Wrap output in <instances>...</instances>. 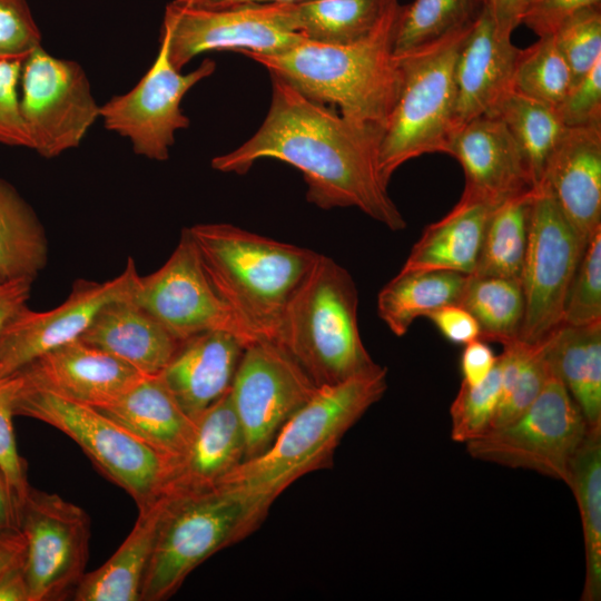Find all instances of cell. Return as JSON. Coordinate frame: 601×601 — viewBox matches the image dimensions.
I'll return each mask as SVG.
<instances>
[{
    "mask_svg": "<svg viewBox=\"0 0 601 601\" xmlns=\"http://www.w3.org/2000/svg\"><path fill=\"white\" fill-rule=\"evenodd\" d=\"M398 0H299L288 2L290 29L305 40L351 45L375 33L400 10Z\"/></svg>",
    "mask_w": 601,
    "mask_h": 601,
    "instance_id": "obj_29",
    "label": "cell"
},
{
    "mask_svg": "<svg viewBox=\"0 0 601 601\" xmlns=\"http://www.w3.org/2000/svg\"><path fill=\"white\" fill-rule=\"evenodd\" d=\"M79 338L146 376L160 374L181 343L131 295L105 305Z\"/></svg>",
    "mask_w": 601,
    "mask_h": 601,
    "instance_id": "obj_24",
    "label": "cell"
},
{
    "mask_svg": "<svg viewBox=\"0 0 601 601\" xmlns=\"http://www.w3.org/2000/svg\"><path fill=\"white\" fill-rule=\"evenodd\" d=\"M495 207L460 198L443 218L425 227L401 270L441 269L472 275Z\"/></svg>",
    "mask_w": 601,
    "mask_h": 601,
    "instance_id": "obj_27",
    "label": "cell"
},
{
    "mask_svg": "<svg viewBox=\"0 0 601 601\" xmlns=\"http://www.w3.org/2000/svg\"><path fill=\"white\" fill-rule=\"evenodd\" d=\"M552 36L571 70L574 85L601 60L600 7L574 13Z\"/></svg>",
    "mask_w": 601,
    "mask_h": 601,
    "instance_id": "obj_41",
    "label": "cell"
},
{
    "mask_svg": "<svg viewBox=\"0 0 601 601\" xmlns=\"http://www.w3.org/2000/svg\"><path fill=\"white\" fill-rule=\"evenodd\" d=\"M288 2H252L218 8L173 0L165 8L160 37L173 66L181 69L207 51L248 50L276 55L305 40L289 27Z\"/></svg>",
    "mask_w": 601,
    "mask_h": 601,
    "instance_id": "obj_10",
    "label": "cell"
},
{
    "mask_svg": "<svg viewBox=\"0 0 601 601\" xmlns=\"http://www.w3.org/2000/svg\"><path fill=\"white\" fill-rule=\"evenodd\" d=\"M568 486L572 490L582 523L585 578L582 601L601 599V427L589 428L574 453Z\"/></svg>",
    "mask_w": 601,
    "mask_h": 601,
    "instance_id": "obj_31",
    "label": "cell"
},
{
    "mask_svg": "<svg viewBox=\"0 0 601 601\" xmlns=\"http://www.w3.org/2000/svg\"><path fill=\"white\" fill-rule=\"evenodd\" d=\"M26 541L21 530L0 534V579L22 566Z\"/></svg>",
    "mask_w": 601,
    "mask_h": 601,
    "instance_id": "obj_51",
    "label": "cell"
},
{
    "mask_svg": "<svg viewBox=\"0 0 601 601\" xmlns=\"http://www.w3.org/2000/svg\"><path fill=\"white\" fill-rule=\"evenodd\" d=\"M22 61H0V142L32 149V141L20 112L17 91Z\"/></svg>",
    "mask_w": 601,
    "mask_h": 601,
    "instance_id": "obj_45",
    "label": "cell"
},
{
    "mask_svg": "<svg viewBox=\"0 0 601 601\" xmlns=\"http://www.w3.org/2000/svg\"><path fill=\"white\" fill-rule=\"evenodd\" d=\"M601 0H535L525 14V24L538 37L553 35L559 26L574 13L600 7Z\"/></svg>",
    "mask_w": 601,
    "mask_h": 601,
    "instance_id": "obj_46",
    "label": "cell"
},
{
    "mask_svg": "<svg viewBox=\"0 0 601 601\" xmlns=\"http://www.w3.org/2000/svg\"><path fill=\"white\" fill-rule=\"evenodd\" d=\"M499 361L501 394L490 431L518 418L540 394L551 373L545 339L535 344L520 339L505 343Z\"/></svg>",
    "mask_w": 601,
    "mask_h": 601,
    "instance_id": "obj_36",
    "label": "cell"
},
{
    "mask_svg": "<svg viewBox=\"0 0 601 601\" xmlns=\"http://www.w3.org/2000/svg\"><path fill=\"white\" fill-rule=\"evenodd\" d=\"M29 601L61 600L86 573L90 519L55 493L29 487L20 509Z\"/></svg>",
    "mask_w": 601,
    "mask_h": 601,
    "instance_id": "obj_12",
    "label": "cell"
},
{
    "mask_svg": "<svg viewBox=\"0 0 601 601\" xmlns=\"http://www.w3.org/2000/svg\"><path fill=\"white\" fill-rule=\"evenodd\" d=\"M470 275L453 270H400L377 295V313L396 336L413 322L446 305L457 304Z\"/></svg>",
    "mask_w": 601,
    "mask_h": 601,
    "instance_id": "obj_30",
    "label": "cell"
},
{
    "mask_svg": "<svg viewBox=\"0 0 601 601\" xmlns=\"http://www.w3.org/2000/svg\"><path fill=\"white\" fill-rule=\"evenodd\" d=\"M449 155L464 173L461 198L497 206L534 189L516 142L495 115L464 124L455 134Z\"/></svg>",
    "mask_w": 601,
    "mask_h": 601,
    "instance_id": "obj_18",
    "label": "cell"
},
{
    "mask_svg": "<svg viewBox=\"0 0 601 601\" xmlns=\"http://www.w3.org/2000/svg\"><path fill=\"white\" fill-rule=\"evenodd\" d=\"M14 415L45 422L73 440L108 480L132 497L138 509L161 496L170 460L96 407L30 385L22 376Z\"/></svg>",
    "mask_w": 601,
    "mask_h": 601,
    "instance_id": "obj_7",
    "label": "cell"
},
{
    "mask_svg": "<svg viewBox=\"0 0 601 601\" xmlns=\"http://www.w3.org/2000/svg\"><path fill=\"white\" fill-rule=\"evenodd\" d=\"M131 298L179 342L210 331L228 332L247 345L259 341L213 287L186 228L165 264L139 275Z\"/></svg>",
    "mask_w": 601,
    "mask_h": 601,
    "instance_id": "obj_15",
    "label": "cell"
},
{
    "mask_svg": "<svg viewBox=\"0 0 601 601\" xmlns=\"http://www.w3.org/2000/svg\"><path fill=\"white\" fill-rule=\"evenodd\" d=\"M317 388L276 343L257 341L246 346L229 388L244 434V461L263 453Z\"/></svg>",
    "mask_w": 601,
    "mask_h": 601,
    "instance_id": "obj_16",
    "label": "cell"
},
{
    "mask_svg": "<svg viewBox=\"0 0 601 601\" xmlns=\"http://www.w3.org/2000/svg\"><path fill=\"white\" fill-rule=\"evenodd\" d=\"M573 85L571 70L552 35L522 49L513 77V91L556 107Z\"/></svg>",
    "mask_w": 601,
    "mask_h": 601,
    "instance_id": "obj_38",
    "label": "cell"
},
{
    "mask_svg": "<svg viewBox=\"0 0 601 601\" xmlns=\"http://www.w3.org/2000/svg\"><path fill=\"white\" fill-rule=\"evenodd\" d=\"M480 8L492 18L497 30L512 36L535 0H477Z\"/></svg>",
    "mask_w": 601,
    "mask_h": 601,
    "instance_id": "obj_49",
    "label": "cell"
},
{
    "mask_svg": "<svg viewBox=\"0 0 601 601\" xmlns=\"http://www.w3.org/2000/svg\"><path fill=\"white\" fill-rule=\"evenodd\" d=\"M195 422L186 450L169 463L161 495L213 490L245 460L244 434L229 391Z\"/></svg>",
    "mask_w": 601,
    "mask_h": 601,
    "instance_id": "obj_22",
    "label": "cell"
},
{
    "mask_svg": "<svg viewBox=\"0 0 601 601\" xmlns=\"http://www.w3.org/2000/svg\"><path fill=\"white\" fill-rule=\"evenodd\" d=\"M20 85V112L32 149L45 158L77 148L100 118L83 68L50 55L42 46L22 61Z\"/></svg>",
    "mask_w": 601,
    "mask_h": 601,
    "instance_id": "obj_11",
    "label": "cell"
},
{
    "mask_svg": "<svg viewBox=\"0 0 601 601\" xmlns=\"http://www.w3.org/2000/svg\"><path fill=\"white\" fill-rule=\"evenodd\" d=\"M545 354L589 428L601 427V322L561 324L545 338Z\"/></svg>",
    "mask_w": 601,
    "mask_h": 601,
    "instance_id": "obj_28",
    "label": "cell"
},
{
    "mask_svg": "<svg viewBox=\"0 0 601 601\" xmlns=\"http://www.w3.org/2000/svg\"><path fill=\"white\" fill-rule=\"evenodd\" d=\"M472 23L424 49L397 58L401 86L377 155L378 174L386 186L406 161L425 154L449 155L460 129L455 62Z\"/></svg>",
    "mask_w": 601,
    "mask_h": 601,
    "instance_id": "obj_6",
    "label": "cell"
},
{
    "mask_svg": "<svg viewBox=\"0 0 601 601\" xmlns=\"http://www.w3.org/2000/svg\"><path fill=\"white\" fill-rule=\"evenodd\" d=\"M0 601H29L22 566L10 571L0 579Z\"/></svg>",
    "mask_w": 601,
    "mask_h": 601,
    "instance_id": "obj_53",
    "label": "cell"
},
{
    "mask_svg": "<svg viewBox=\"0 0 601 601\" xmlns=\"http://www.w3.org/2000/svg\"><path fill=\"white\" fill-rule=\"evenodd\" d=\"M96 408L170 461L186 450L196 426L159 375L144 376L121 396Z\"/></svg>",
    "mask_w": 601,
    "mask_h": 601,
    "instance_id": "obj_25",
    "label": "cell"
},
{
    "mask_svg": "<svg viewBox=\"0 0 601 601\" xmlns=\"http://www.w3.org/2000/svg\"><path fill=\"white\" fill-rule=\"evenodd\" d=\"M138 277L136 264L128 257L124 270L109 280H76L68 297L55 308L21 309L0 337V378L79 338L105 305L132 294Z\"/></svg>",
    "mask_w": 601,
    "mask_h": 601,
    "instance_id": "obj_17",
    "label": "cell"
},
{
    "mask_svg": "<svg viewBox=\"0 0 601 601\" xmlns=\"http://www.w3.org/2000/svg\"><path fill=\"white\" fill-rule=\"evenodd\" d=\"M41 40L27 0H0V61L24 60Z\"/></svg>",
    "mask_w": 601,
    "mask_h": 601,
    "instance_id": "obj_43",
    "label": "cell"
},
{
    "mask_svg": "<svg viewBox=\"0 0 601 601\" xmlns=\"http://www.w3.org/2000/svg\"><path fill=\"white\" fill-rule=\"evenodd\" d=\"M19 372L30 385L93 407L115 401L146 376L80 338L41 355Z\"/></svg>",
    "mask_w": 601,
    "mask_h": 601,
    "instance_id": "obj_21",
    "label": "cell"
},
{
    "mask_svg": "<svg viewBox=\"0 0 601 601\" xmlns=\"http://www.w3.org/2000/svg\"><path fill=\"white\" fill-rule=\"evenodd\" d=\"M479 11L477 0H414L401 6L394 35V56L411 55L470 26Z\"/></svg>",
    "mask_w": 601,
    "mask_h": 601,
    "instance_id": "obj_37",
    "label": "cell"
},
{
    "mask_svg": "<svg viewBox=\"0 0 601 601\" xmlns=\"http://www.w3.org/2000/svg\"><path fill=\"white\" fill-rule=\"evenodd\" d=\"M555 110L565 127H601V60L571 87Z\"/></svg>",
    "mask_w": 601,
    "mask_h": 601,
    "instance_id": "obj_44",
    "label": "cell"
},
{
    "mask_svg": "<svg viewBox=\"0 0 601 601\" xmlns=\"http://www.w3.org/2000/svg\"><path fill=\"white\" fill-rule=\"evenodd\" d=\"M357 308L351 274L318 254L289 299L274 343L317 387L342 383L378 365L362 341Z\"/></svg>",
    "mask_w": 601,
    "mask_h": 601,
    "instance_id": "obj_5",
    "label": "cell"
},
{
    "mask_svg": "<svg viewBox=\"0 0 601 601\" xmlns=\"http://www.w3.org/2000/svg\"><path fill=\"white\" fill-rule=\"evenodd\" d=\"M522 49L497 30L482 8L474 19L455 62L459 128L474 118L492 115L513 91V77Z\"/></svg>",
    "mask_w": 601,
    "mask_h": 601,
    "instance_id": "obj_20",
    "label": "cell"
},
{
    "mask_svg": "<svg viewBox=\"0 0 601 601\" xmlns=\"http://www.w3.org/2000/svg\"><path fill=\"white\" fill-rule=\"evenodd\" d=\"M492 115L497 116L510 131L536 188L545 161L566 128L555 108L511 91Z\"/></svg>",
    "mask_w": 601,
    "mask_h": 601,
    "instance_id": "obj_34",
    "label": "cell"
},
{
    "mask_svg": "<svg viewBox=\"0 0 601 601\" xmlns=\"http://www.w3.org/2000/svg\"><path fill=\"white\" fill-rule=\"evenodd\" d=\"M20 503L0 466V534L20 530Z\"/></svg>",
    "mask_w": 601,
    "mask_h": 601,
    "instance_id": "obj_52",
    "label": "cell"
},
{
    "mask_svg": "<svg viewBox=\"0 0 601 601\" xmlns=\"http://www.w3.org/2000/svg\"><path fill=\"white\" fill-rule=\"evenodd\" d=\"M167 499L161 495L138 509L136 523L97 570L85 573L72 592L76 601H140Z\"/></svg>",
    "mask_w": 601,
    "mask_h": 601,
    "instance_id": "obj_26",
    "label": "cell"
},
{
    "mask_svg": "<svg viewBox=\"0 0 601 601\" xmlns=\"http://www.w3.org/2000/svg\"><path fill=\"white\" fill-rule=\"evenodd\" d=\"M188 4L204 8H218L226 7L239 3H252V2H295L299 0H184Z\"/></svg>",
    "mask_w": 601,
    "mask_h": 601,
    "instance_id": "obj_54",
    "label": "cell"
},
{
    "mask_svg": "<svg viewBox=\"0 0 601 601\" xmlns=\"http://www.w3.org/2000/svg\"><path fill=\"white\" fill-rule=\"evenodd\" d=\"M272 99L258 130L211 167L246 174L255 161L274 158L297 168L306 198L321 209L356 207L391 230L406 221L378 174L381 134L357 127L327 105L316 102L270 75Z\"/></svg>",
    "mask_w": 601,
    "mask_h": 601,
    "instance_id": "obj_1",
    "label": "cell"
},
{
    "mask_svg": "<svg viewBox=\"0 0 601 601\" xmlns=\"http://www.w3.org/2000/svg\"><path fill=\"white\" fill-rule=\"evenodd\" d=\"M246 346L228 332H205L181 342L158 375L181 410L195 421L229 391Z\"/></svg>",
    "mask_w": 601,
    "mask_h": 601,
    "instance_id": "obj_23",
    "label": "cell"
},
{
    "mask_svg": "<svg viewBox=\"0 0 601 601\" xmlns=\"http://www.w3.org/2000/svg\"><path fill=\"white\" fill-rule=\"evenodd\" d=\"M539 186L554 198L585 247L601 229V127H566Z\"/></svg>",
    "mask_w": 601,
    "mask_h": 601,
    "instance_id": "obj_19",
    "label": "cell"
},
{
    "mask_svg": "<svg viewBox=\"0 0 601 601\" xmlns=\"http://www.w3.org/2000/svg\"><path fill=\"white\" fill-rule=\"evenodd\" d=\"M601 322V229L588 242L572 277L562 324L583 326Z\"/></svg>",
    "mask_w": 601,
    "mask_h": 601,
    "instance_id": "obj_40",
    "label": "cell"
},
{
    "mask_svg": "<svg viewBox=\"0 0 601 601\" xmlns=\"http://www.w3.org/2000/svg\"><path fill=\"white\" fill-rule=\"evenodd\" d=\"M31 286L30 280L0 277V337L11 319L27 307Z\"/></svg>",
    "mask_w": 601,
    "mask_h": 601,
    "instance_id": "obj_50",
    "label": "cell"
},
{
    "mask_svg": "<svg viewBox=\"0 0 601 601\" xmlns=\"http://www.w3.org/2000/svg\"><path fill=\"white\" fill-rule=\"evenodd\" d=\"M584 248L550 193L534 188L521 275L520 341L539 343L562 324L566 294Z\"/></svg>",
    "mask_w": 601,
    "mask_h": 601,
    "instance_id": "obj_13",
    "label": "cell"
},
{
    "mask_svg": "<svg viewBox=\"0 0 601 601\" xmlns=\"http://www.w3.org/2000/svg\"><path fill=\"white\" fill-rule=\"evenodd\" d=\"M534 189L497 205L487 221L472 275L521 282Z\"/></svg>",
    "mask_w": 601,
    "mask_h": 601,
    "instance_id": "obj_33",
    "label": "cell"
},
{
    "mask_svg": "<svg viewBox=\"0 0 601 601\" xmlns=\"http://www.w3.org/2000/svg\"><path fill=\"white\" fill-rule=\"evenodd\" d=\"M49 256L43 225L17 189L0 178V277L33 283Z\"/></svg>",
    "mask_w": 601,
    "mask_h": 601,
    "instance_id": "obj_32",
    "label": "cell"
},
{
    "mask_svg": "<svg viewBox=\"0 0 601 601\" xmlns=\"http://www.w3.org/2000/svg\"><path fill=\"white\" fill-rule=\"evenodd\" d=\"M397 16L368 38L351 45L303 40L276 55L238 52L307 98L337 107L348 122L382 136L402 78L393 52Z\"/></svg>",
    "mask_w": 601,
    "mask_h": 601,
    "instance_id": "obj_3",
    "label": "cell"
},
{
    "mask_svg": "<svg viewBox=\"0 0 601 601\" xmlns=\"http://www.w3.org/2000/svg\"><path fill=\"white\" fill-rule=\"evenodd\" d=\"M22 385L20 372L0 378V466L20 503L30 487L26 462L20 456L13 431L14 401Z\"/></svg>",
    "mask_w": 601,
    "mask_h": 601,
    "instance_id": "obj_42",
    "label": "cell"
},
{
    "mask_svg": "<svg viewBox=\"0 0 601 601\" xmlns=\"http://www.w3.org/2000/svg\"><path fill=\"white\" fill-rule=\"evenodd\" d=\"M457 304L476 319L481 339L502 345L519 339L524 314L520 280L470 275Z\"/></svg>",
    "mask_w": 601,
    "mask_h": 601,
    "instance_id": "obj_35",
    "label": "cell"
},
{
    "mask_svg": "<svg viewBox=\"0 0 601 601\" xmlns=\"http://www.w3.org/2000/svg\"><path fill=\"white\" fill-rule=\"evenodd\" d=\"M426 317L447 341L454 344L465 345L481 338V328L476 319L459 304L437 308Z\"/></svg>",
    "mask_w": 601,
    "mask_h": 601,
    "instance_id": "obj_47",
    "label": "cell"
},
{
    "mask_svg": "<svg viewBox=\"0 0 601 601\" xmlns=\"http://www.w3.org/2000/svg\"><path fill=\"white\" fill-rule=\"evenodd\" d=\"M386 378V367L378 364L342 383L318 387L263 453L240 463L221 481L218 486L243 501L250 533L289 485L333 464L344 435L383 397Z\"/></svg>",
    "mask_w": 601,
    "mask_h": 601,
    "instance_id": "obj_2",
    "label": "cell"
},
{
    "mask_svg": "<svg viewBox=\"0 0 601 601\" xmlns=\"http://www.w3.org/2000/svg\"><path fill=\"white\" fill-rule=\"evenodd\" d=\"M496 361L497 356L483 339L465 344L461 355L462 381L470 385L481 383L491 373Z\"/></svg>",
    "mask_w": 601,
    "mask_h": 601,
    "instance_id": "obj_48",
    "label": "cell"
},
{
    "mask_svg": "<svg viewBox=\"0 0 601 601\" xmlns=\"http://www.w3.org/2000/svg\"><path fill=\"white\" fill-rule=\"evenodd\" d=\"M501 394V367L497 361L479 384L461 382L460 390L450 406L451 439L466 444L487 433L491 428Z\"/></svg>",
    "mask_w": 601,
    "mask_h": 601,
    "instance_id": "obj_39",
    "label": "cell"
},
{
    "mask_svg": "<svg viewBox=\"0 0 601 601\" xmlns=\"http://www.w3.org/2000/svg\"><path fill=\"white\" fill-rule=\"evenodd\" d=\"M213 287L257 339L275 342L285 308L317 253L226 223L186 228Z\"/></svg>",
    "mask_w": 601,
    "mask_h": 601,
    "instance_id": "obj_4",
    "label": "cell"
},
{
    "mask_svg": "<svg viewBox=\"0 0 601 601\" xmlns=\"http://www.w3.org/2000/svg\"><path fill=\"white\" fill-rule=\"evenodd\" d=\"M165 496L140 601L169 599L205 560L250 534L243 501L224 487Z\"/></svg>",
    "mask_w": 601,
    "mask_h": 601,
    "instance_id": "obj_8",
    "label": "cell"
},
{
    "mask_svg": "<svg viewBox=\"0 0 601 601\" xmlns=\"http://www.w3.org/2000/svg\"><path fill=\"white\" fill-rule=\"evenodd\" d=\"M588 431L579 406L551 371L540 394L518 418L465 445L474 459L532 470L568 485L571 460Z\"/></svg>",
    "mask_w": 601,
    "mask_h": 601,
    "instance_id": "obj_9",
    "label": "cell"
},
{
    "mask_svg": "<svg viewBox=\"0 0 601 601\" xmlns=\"http://www.w3.org/2000/svg\"><path fill=\"white\" fill-rule=\"evenodd\" d=\"M158 55L128 92L111 97L100 106V118L107 130L127 138L136 155L165 161L175 144V134L189 127L180 102L199 81L211 76L216 62L205 59L193 71L181 73L168 57V43L159 38Z\"/></svg>",
    "mask_w": 601,
    "mask_h": 601,
    "instance_id": "obj_14",
    "label": "cell"
}]
</instances>
